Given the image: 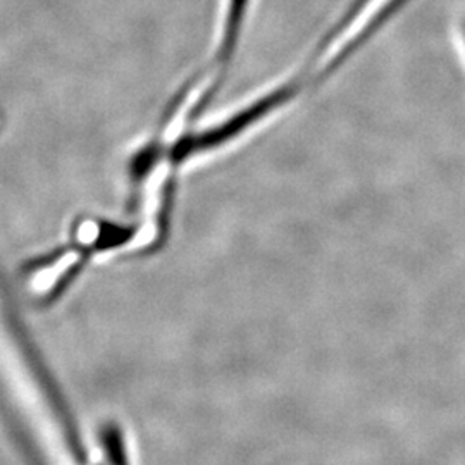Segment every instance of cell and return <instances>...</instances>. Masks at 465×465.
I'll return each instance as SVG.
<instances>
[{
  "label": "cell",
  "mask_w": 465,
  "mask_h": 465,
  "mask_svg": "<svg viewBox=\"0 0 465 465\" xmlns=\"http://www.w3.org/2000/svg\"><path fill=\"white\" fill-rule=\"evenodd\" d=\"M104 447L109 455V460L113 465H132L128 459V449L124 443V438L121 434V430L116 426H109L104 431Z\"/></svg>",
  "instance_id": "cell-1"
}]
</instances>
